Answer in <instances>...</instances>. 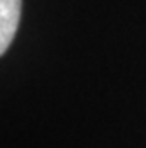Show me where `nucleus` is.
Masks as SVG:
<instances>
[{"instance_id": "f257e3e1", "label": "nucleus", "mask_w": 146, "mask_h": 148, "mask_svg": "<svg viewBox=\"0 0 146 148\" xmlns=\"http://www.w3.org/2000/svg\"><path fill=\"white\" fill-rule=\"evenodd\" d=\"M21 16V0H0V55L11 46Z\"/></svg>"}]
</instances>
